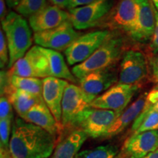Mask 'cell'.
<instances>
[{
    "label": "cell",
    "instance_id": "1",
    "mask_svg": "<svg viewBox=\"0 0 158 158\" xmlns=\"http://www.w3.org/2000/svg\"><path fill=\"white\" fill-rule=\"evenodd\" d=\"M57 137L43 128L18 117L13 123L10 151L15 158H49Z\"/></svg>",
    "mask_w": 158,
    "mask_h": 158
},
{
    "label": "cell",
    "instance_id": "2",
    "mask_svg": "<svg viewBox=\"0 0 158 158\" xmlns=\"http://www.w3.org/2000/svg\"><path fill=\"white\" fill-rule=\"evenodd\" d=\"M125 48L123 37L117 33H111L88 59L74 66L72 73L78 80L94 71L114 67Z\"/></svg>",
    "mask_w": 158,
    "mask_h": 158
},
{
    "label": "cell",
    "instance_id": "3",
    "mask_svg": "<svg viewBox=\"0 0 158 158\" xmlns=\"http://www.w3.org/2000/svg\"><path fill=\"white\" fill-rule=\"evenodd\" d=\"M31 27L23 15L10 12L2 22L9 48V64L10 68L19 59L24 56L32 43Z\"/></svg>",
    "mask_w": 158,
    "mask_h": 158
},
{
    "label": "cell",
    "instance_id": "4",
    "mask_svg": "<svg viewBox=\"0 0 158 158\" xmlns=\"http://www.w3.org/2000/svg\"><path fill=\"white\" fill-rule=\"evenodd\" d=\"M97 97L85 92L79 86L68 84L62 102V125L63 127H76L77 124Z\"/></svg>",
    "mask_w": 158,
    "mask_h": 158
},
{
    "label": "cell",
    "instance_id": "5",
    "mask_svg": "<svg viewBox=\"0 0 158 158\" xmlns=\"http://www.w3.org/2000/svg\"><path fill=\"white\" fill-rule=\"evenodd\" d=\"M114 5V0H100L68 10L70 21L77 30L99 27Z\"/></svg>",
    "mask_w": 158,
    "mask_h": 158
},
{
    "label": "cell",
    "instance_id": "6",
    "mask_svg": "<svg viewBox=\"0 0 158 158\" xmlns=\"http://www.w3.org/2000/svg\"><path fill=\"white\" fill-rule=\"evenodd\" d=\"M138 15L136 0H118L99 27L124 31L130 36L136 27Z\"/></svg>",
    "mask_w": 158,
    "mask_h": 158
},
{
    "label": "cell",
    "instance_id": "7",
    "mask_svg": "<svg viewBox=\"0 0 158 158\" xmlns=\"http://www.w3.org/2000/svg\"><path fill=\"white\" fill-rule=\"evenodd\" d=\"M9 76L45 78L51 77L48 59L40 46L35 45L7 71Z\"/></svg>",
    "mask_w": 158,
    "mask_h": 158
},
{
    "label": "cell",
    "instance_id": "8",
    "mask_svg": "<svg viewBox=\"0 0 158 158\" xmlns=\"http://www.w3.org/2000/svg\"><path fill=\"white\" fill-rule=\"evenodd\" d=\"M149 75V62L146 55L139 50L131 49L122 56L118 83L139 85Z\"/></svg>",
    "mask_w": 158,
    "mask_h": 158
},
{
    "label": "cell",
    "instance_id": "9",
    "mask_svg": "<svg viewBox=\"0 0 158 158\" xmlns=\"http://www.w3.org/2000/svg\"><path fill=\"white\" fill-rule=\"evenodd\" d=\"M81 35L68 20L56 28L35 32L33 39L38 46L60 51L67 50Z\"/></svg>",
    "mask_w": 158,
    "mask_h": 158
},
{
    "label": "cell",
    "instance_id": "10",
    "mask_svg": "<svg viewBox=\"0 0 158 158\" xmlns=\"http://www.w3.org/2000/svg\"><path fill=\"white\" fill-rule=\"evenodd\" d=\"M110 34L108 29L98 30L81 35L67 50L64 54L70 65L84 62L94 54Z\"/></svg>",
    "mask_w": 158,
    "mask_h": 158
},
{
    "label": "cell",
    "instance_id": "11",
    "mask_svg": "<svg viewBox=\"0 0 158 158\" xmlns=\"http://www.w3.org/2000/svg\"><path fill=\"white\" fill-rule=\"evenodd\" d=\"M139 85L117 83L98 96L91 103V108L114 110L122 113L125 110L137 92Z\"/></svg>",
    "mask_w": 158,
    "mask_h": 158
},
{
    "label": "cell",
    "instance_id": "12",
    "mask_svg": "<svg viewBox=\"0 0 158 158\" xmlns=\"http://www.w3.org/2000/svg\"><path fill=\"white\" fill-rule=\"evenodd\" d=\"M121 113L114 110L90 108L84 112L78 124L77 130H81L89 137H103Z\"/></svg>",
    "mask_w": 158,
    "mask_h": 158
},
{
    "label": "cell",
    "instance_id": "13",
    "mask_svg": "<svg viewBox=\"0 0 158 158\" xmlns=\"http://www.w3.org/2000/svg\"><path fill=\"white\" fill-rule=\"evenodd\" d=\"M138 15L136 27L130 37L138 43L151 41L155 29V5L152 0H136Z\"/></svg>",
    "mask_w": 158,
    "mask_h": 158
},
{
    "label": "cell",
    "instance_id": "14",
    "mask_svg": "<svg viewBox=\"0 0 158 158\" xmlns=\"http://www.w3.org/2000/svg\"><path fill=\"white\" fill-rule=\"evenodd\" d=\"M69 83L63 79L47 77L43 78V98L45 103L62 125V102L65 88Z\"/></svg>",
    "mask_w": 158,
    "mask_h": 158
},
{
    "label": "cell",
    "instance_id": "15",
    "mask_svg": "<svg viewBox=\"0 0 158 158\" xmlns=\"http://www.w3.org/2000/svg\"><path fill=\"white\" fill-rule=\"evenodd\" d=\"M68 20H70V14L68 12L56 5H47L29 17V23L35 33L56 28Z\"/></svg>",
    "mask_w": 158,
    "mask_h": 158
},
{
    "label": "cell",
    "instance_id": "16",
    "mask_svg": "<svg viewBox=\"0 0 158 158\" xmlns=\"http://www.w3.org/2000/svg\"><path fill=\"white\" fill-rule=\"evenodd\" d=\"M117 76L114 67L94 71L79 80V86L90 95L98 97L106 92L117 81Z\"/></svg>",
    "mask_w": 158,
    "mask_h": 158
},
{
    "label": "cell",
    "instance_id": "17",
    "mask_svg": "<svg viewBox=\"0 0 158 158\" xmlns=\"http://www.w3.org/2000/svg\"><path fill=\"white\" fill-rule=\"evenodd\" d=\"M158 149V130L132 135L124 145L130 158H143Z\"/></svg>",
    "mask_w": 158,
    "mask_h": 158
},
{
    "label": "cell",
    "instance_id": "18",
    "mask_svg": "<svg viewBox=\"0 0 158 158\" xmlns=\"http://www.w3.org/2000/svg\"><path fill=\"white\" fill-rule=\"evenodd\" d=\"M2 95L8 98L13 108L21 118H23L26 114L35 105L44 101L43 98L12 87L9 84L8 76L7 79L1 84Z\"/></svg>",
    "mask_w": 158,
    "mask_h": 158
},
{
    "label": "cell",
    "instance_id": "19",
    "mask_svg": "<svg viewBox=\"0 0 158 158\" xmlns=\"http://www.w3.org/2000/svg\"><path fill=\"white\" fill-rule=\"evenodd\" d=\"M23 119L29 123L34 124L43 128L51 135L56 136L60 135L63 127L56 122L44 101L35 105L23 116Z\"/></svg>",
    "mask_w": 158,
    "mask_h": 158
},
{
    "label": "cell",
    "instance_id": "20",
    "mask_svg": "<svg viewBox=\"0 0 158 158\" xmlns=\"http://www.w3.org/2000/svg\"><path fill=\"white\" fill-rule=\"evenodd\" d=\"M147 95V93L141 94L129 107L122 111L120 115L116 118L111 127L108 129L107 133L103 137L110 138L118 135V133L123 131L130 124L135 122V120L140 115L145 106Z\"/></svg>",
    "mask_w": 158,
    "mask_h": 158
},
{
    "label": "cell",
    "instance_id": "21",
    "mask_svg": "<svg viewBox=\"0 0 158 158\" xmlns=\"http://www.w3.org/2000/svg\"><path fill=\"white\" fill-rule=\"evenodd\" d=\"M89 138L81 130H75L64 140L57 143L49 158H76L82 145Z\"/></svg>",
    "mask_w": 158,
    "mask_h": 158
},
{
    "label": "cell",
    "instance_id": "22",
    "mask_svg": "<svg viewBox=\"0 0 158 158\" xmlns=\"http://www.w3.org/2000/svg\"><path fill=\"white\" fill-rule=\"evenodd\" d=\"M41 51L48 59L51 77L76 83V77L69 70L64 56L59 51L40 47Z\"/></svg>",
    "mask_w": 158,
    "mask_h": 158
},
{
    "label": "cell",
    "instance_id": "23",
    "mask_svg": "<svg viewBox=\"0 0 158 158\" xmlns=\"http://www.w3.org/2000/svg\"><path fill=\"white\" fill-rule=\"evenodd\" d=\"M133 135L151 130H158V111L152 108L144 106L140 115L132 126Z\"/></svg>",
    "mask_w": 158,
    "mask_h": 158
},
{
    "label": "cell",
    "instance_id": "24",
    "mask_svg": "<svg viewBox=\"0 0 158 158\" xmlns=\"http://www.w3.org/2000/svg\"><path fill=\"white\" fill-rule=\"evenodd\" d=\"M7 76L9 84L13 88L24 91L40 98H43V79L9 76L8 74Z\"/></svg>",
    "mask_w": 158,
    "mask_h": 158
},
{
    "label": "cell",
    "instance_id": "25",
    "mask_svg": "<svg viewBox=\"0 0 158 158\" xmlns=\"http://www.w3.org/2000/svg\"><path fill=\"white\" fill-rule=\"evenodd\" d=\"M118 148L114 145L100 146L79 152L76 158H115Z\"/></svg>",
    "mask_w": 158,
    "mask_h": 158
},
{
    "label": "cell",
    "instance_id": "26",
    "mask_svg": "<svg viewBox=\"0 0 158 158\" xmlns=\"http://www.w3.org/2000/svg\"><path fill=\"white\" fill-rule=\"evenodd\" d=\"M46 5V0H21L15 10L23 16L30 17Z\"/></svg>",
    "mask_w": 158,
    "mask_h": 158
},
{
    "label": "cell",
    "instance_id": "27",
    "mask_svg": "<svg viewBox=\"0 0 158 158\" xmlns=\"http://www.w3.org/2000/svg\"><path fill=\"white\" fill-rule=\"evenodd\" d=\"M13 118H8L0 120V149H10V141L13 123Z\"/></svg>",
    "mask_w": 158,
    "mask_h": 158
},
{
    "label": "cell",
    "instance_id": "28",
    "mask_svg": "<svg viewBox=\"0 0 158 158\" xmlns=\"http://www.w3.org/2000/svg\"><path fill=\"white\" fill-rule=\"evenodd\" d=\"M9 48L5 32L1 29L0 30V67L3 69L6 65L9 64Z\"/></svg>",
    "mask_w": 158,
    "mask_h": 158
},
{
    "label": "cell",
    "instance_id": "29",
    "mask_svg": "<svg viewBox=\"0 0 158 158\" xmlns=\"http://www.w3.org/2000/svg\"><path fill=\"white\" fill-rule=\"evenodd\" d=\"M13 108L8 98L5 95H2L0 98V120L13 118Z\"/></svg>",
    "mask_w": 158,
    "mask_h": 158
},
{
    "label": "cell",
    "instance_id": "30",
    "mask_svg": "<svg viewBox=\"0 0 158 158\" xmlns=\"http://www.w3.org/2000/svg\"><path fill=\"white\" fill-rule=\"evenodd\" d=\"M155 29L154 31L153 36L150 41L149 50L152 55L157 54L158 53V10L155 7Z\"/></svg>",
    "mask_w": 158,
    "mask_h": 158
},
{
    "label": "cell",
    "instance_id": "31",
    "mask_svg": "<svg viewBox=\"0 0 158 158\" xmlns=\"http://www.w3.org/2000/svg\"><path fill=\"white\" fill-rule=\"evenodd\" d=\"M145 107L152 108L158 111V85L147 93Z\"/></svg>",
    "mask_w": 158,
    "mask_h": 158
},
{
    "label": "cell",
    "instance_id": "32",
    "mask_svg": "<svg viewBox=\"0 0 158 158\" xmlns=\"http://www.w3.org/2000/svg\"><path fill=\"white\" fill-rule=\"evenodd\" d=\"M149 64L151 67L152 76L155 82L158 85V53L152 56Z\"/></svg>",
    "mask_w": 158,
    "mask_h": 158
},
{
    "label": "cell",
    "instance_id": "33",
    "mask_svg": "<svg viewBox=\"0 0 158 158\" xmlns=\"http://www.w3.org/2000/svg\"><path fill=\"white\" fill-rule=\"evenodd\" d=\"M98 1H100V0H70L68 10L75 8V7H80V6L89 5V4Z\"/></svg>",
    "mask_w": 158,
    "mask_h": 158
},
{
    "label": "cell",
    "instance_id": "34",
    "mask_svg": "<svg viewBox=\"0 0 158 158\" xmlns=\"http://www.w3.org/2000/svg\"><path fill=\"white\" fill-rule=\"evenodd\" d=\"M51 4L62 9H68L70 5V0H49Z\"/></svg>",
    "mask_w": 158,
    "mask_h": 158
},
{
    "label": "cell",
    "instance_id": "35",
    "mask_svg": "<svg viewBox=\"0 0 158 158\" xmlns=\"http://www.w3.org/2000/svg\"><path fill=\"white\" fill-rule=\"evenodd\" d=\"M6 2L5 0H0V19H1V22H2L7 15H8L7 13V10L6 7Z\"/></svg>",
    "mask_w": 158,
    "mask_h": 158
},
{
    "label": "cell",
    "instance_id": "36",
    "mask_svg": "<svg viewBox=\"0 0 158 158\" xmlns=\"http://www.w3.org/2000/svg\"><path fill=\"white\" fill-rule=\"evenodd\" d=\"M0 158H15L9 150L0 149Z\"/></svg>",
    "mask_w": 158,
    "mask_h": 158
},
{
    "label": "cell",
    "instance_id": "37",
    "mask_svg": "<svg viewBox=\"0 0 158 158\" xmlns=\"http://www.w3.org/2000/svg\"><path fill=\"white\" fill-rule=\"evenodd\" d=\"M21 0H5L6 3L10 8H15L19 5Z\"/></svg>",
    "mask_w": 158,
    "mask_h": 158
},
{
    "label": "cell",
    "instance_id": "38",
    "mask_svg": "<svg viewBox=\"0 0 158 158\" xmlns=\"http://www.w3.org/2000/svg\"><path fill=\"white\" fill-rule=\"evenodd\" d=\"M143 158H158V149Z\"/></svg>",
    "mask_w": 158,
    "mask_h": 158
},
{
    "label": "cell",
    "instance_id": "39",
    "mask_svg": "<svg viewBox=\"0 0 158 158\" xmlns=\"http://www.w3.org/2000/svg\"><path fill=\"white\" fill-rule=\"evenodd\" d=\"M152 2L153 5H155V8L158 10V0H152Z\"/></svg>",
    "mask_w": 158,
    "mask_h": 158
}]
</instances>
